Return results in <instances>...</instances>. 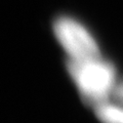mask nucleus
Listing matches in <instances>:
<instances>
[{"label": "nucleus", "mask_w": 123, "mask_h": 123, "mask_svg": "<svg viewBox=\"0 0 123 123\" xmlns=\"http://www.w3.org/2000/svg\"><path fill=\"white\" fill-rule=\"evenodd\" d=\"M67 69L84 99L91 104L105 103L114 88L115 70L101 57L87 60H69Z\"/></svg>", "instance_id": "obj_1"}, {"label": "nucleus", "mask_w": 123, "mask_h": 123, "mask_svg": "<svg viewBox=\"0 0 123 123\" xmlns=\"http://www.w3.org/2000/svg\"><path fill=\"white\" fill-rule=\"evenodd\" d=\"M53 33L69 60L101 57L97 42L81 23L70 17H60L53 23Z\"/></svg>", "instance_id": "obj_2"}, {"label": "nucleus", "mask_w": 123, "mask_h": 123, "mask_svg": "<svg viewBox=\"0 0 123 123\" xmlns=\"http://www.w3.org/2000/svg\"><path fill=\"white\" fill-rule=\"evenodd\" d=\"M95 114L103 123H123V110L106 103L97 105Z\"/></svg>", "instance_id": "obj_3"}, {"label": "nucleus", "mask_w": 123, "mask_h": 123, "mask_svg": "<svg viewBox=\"0 0 123 123\" xmlns=\"http://www.w3.org/2000/svg\"><path fill=\"white\" fill-rule=\"evenodd\" d=\"M115 90V95L119 101L123 102V83H121L120 85H118L116 88H114Z\"/></svg>", "instance_id": "obj_4"}]
</instances>
